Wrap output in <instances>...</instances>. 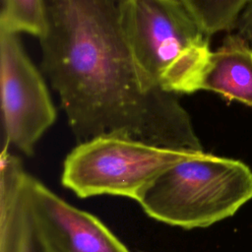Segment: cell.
<instances>
[{
    "label": "cell",
    "mask_w": 252,
    "mask_h": 252,
    "mask_svg": "<svg viewBox=\"0 0 252 252\" xmlns=\"http://www.w3.org/2000/svg\"><path fill=\"white\" fill-rule=\"evenodd\" d=\"M125 0H43L41 69L78 144L119 135L158 147L204 151L178 95L155 88L124 29Z\"/></svg>",
    "instance_id": "cell-1"
},
{
    "label": "cell",
    "mask_w": 252,
    "mask_h": 252,
    "mask_svg": "<svg viewBox=\"0 0 252 252\" xmlns=\"http://www.w3.org/2000/svg\"><path fill=\"white\" fill-rule=\"evenodd\" d=\"M123 23L134 58L155 88L176 95L201 91L209 36L181 0H125Z\"/></svg>",
    "instance_id": "cell-2"
},
{
    "label": "cell",
    "mask_w": 252,
    "mask_h": 252,
    "mask_svg": "<svg viewBox=\"0 0 252 252\" xmlns=\"http://www.w3.org/2000/svg\"><path fill=\"white\" fill-rule=\"evenodd\" d=\"M250 199L249 166L202 151L163 171L136 202L158 221L193 229L233 216Z\"/></svg>",
    "instance_id": "cell-3"
},
{
    "label": "cell",
    "mask_w": 252,
    "mask_h": 252,
    "mask_svg": "<svg viewBox=\"0 0 252 252\" xmlns=\"http://www.w3.org/2000/svg\"><path fill=\"white\" fill-rule=\"evenodd\" d=\"M199 152L101 135L79 143L67 155L61 182L80 198L113 195L137 201L163 171Z\"/></svg>",
    "instance_id": "cell-4"
},
{
    "label": "cell",
    "mask_w": 252,
    "mask_h": 252,
    "mask_svg": "<svg viewBox=\"0 0 252 252\" xmlns=\"http://www.w3.org/2000/svg\"><path fill=\"white\" fill-rule=\"evenodd\" d=\"M0 84L5 143L32 156L38 140L55 122L56 109L19 33L1 28Z\"/></svg>",
    "instance_id": "cell-5"
},
{
    "label": "cell",
    "mask_w": 252,
    "mask_h": 252,
    "mask_svg": "<svg viewBox=\"0 0 252 252\" xmlns=\"http://www.w3.org/2000/svg\"><path fill=\"white\" fill-rule=\"evenodd\" d=\"M29 201L49 252H131L95 216L78 209L30 174Z\"/></svg>",
    "instance_id": "cell-6"
},
{
    "label": "cell",
    "mask_w": 252,
    "mask_h": 252,
    "mask_svg": "<svg viewBox=\"0 0 252 252\" xmlns=\"http://www.w3.org/2000/svg\"><path fill=\"white\" fill-rule=\"evenodd\" d=\"M29 176L20 158L4 144L0 156V252H49L32 214Z\"/></svg>",
    "instance_id": "cell-7"
},
{
    "label": "cell",
    "mask_w": 252,
    "mask_h": 252,
    "mask_svg": "<svg viewBox=\"0 0 252 252\" xmlns=\"http://www.w3.org/2000/svg\"><path fill=\"white\" fill-rule=\"evenodd\" d=\"M252 106V48L238 34H228L212 51L201 89Z\"/></svg>",
    "instance_id": "cell-8"
},
{
    "label": "cell",
    "mask_w": 252,
    "mask_h": 252,
    "mask_svg": "<svg viewBox=\"0 0 252 252\" xmlns=\"http://www.w3.org/2000/svg\"><path fill=\"white\" fill-rule=\"evenodd\" d=\"M207 36L237 27L252 0H181Z\"/></svg>",
    "instance_id": "cell-9"
},
{
    "label": "cell",
    "mask_w": 252,
    "mask_h": 252,
    "mask_svg": "<svg viewBox=\"0 0 252 252\" xmlns=\"http://www.w3.org/2000/svg\"><path fill=\"white\" fill-rule=\"evenodd\" d=\"M45 27L43 0H2L0 28L39 37Z\"/></svg>",
    "instance_id": "cell-10"
},
{
    "label": "cell",
    "mask_w": 252,
    "mask_h": 252,
    "mask_svg": "<svg viewBox=\"0 0 252 252\" xmlns=\"http://www.w3.org/2000/svg\"><path fill=\"white\" fill-rule=\"evenodd\" d=\"M236 28H238V33L252 43V1L241 14Z\"/></svg>",
    "instance_id": "cell-11"
}]
</instances>
